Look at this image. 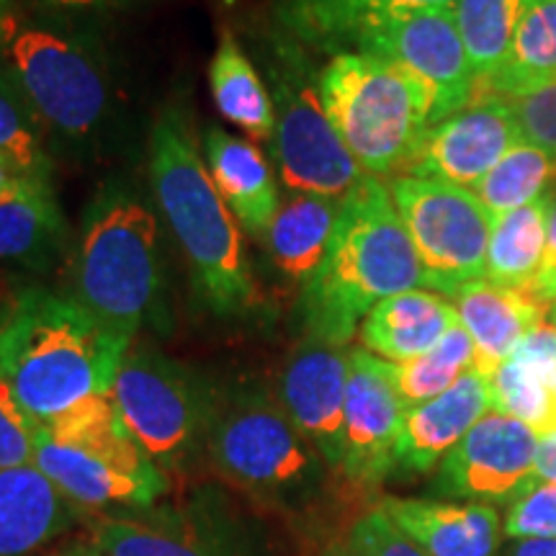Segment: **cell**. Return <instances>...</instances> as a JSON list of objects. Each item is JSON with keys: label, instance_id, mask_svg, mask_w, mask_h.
I'll return each mask as SVG.
<instances>
[{"label": "cell", "instance_id": "1", "mask_svg": "<svg viewBox=\"0 0 556 556\" xmlns=\"http://www.w3.org/2000/svg\"><path fill=\"white\" fill-rule=\"evenodd\" d=\"M131 348L73 296L26 289L0 323V379L37 426L111 392Z\"/></svg>", "mask_w": 556, "mask_h": 556}, {"label": "cell", "instance_id": "2", "mask_svg": "<svg viewBox=\"0 0 556 556\" xmlns=\"http://www.w3.org/2000/svg\"><path fill=\"white\" fill-rule=\"evenodd\" d=\"M417 287L420 261L392 191L366 176L340 201L328 255L299 294L304 338L345 345L379 302Z\"/></svg>", "mask_w": 556, "mask_h": 556}, {"label": "cell", "instance_id": "3", "mask_svg": "<svg viewBox=\"0 0 556 556\" xmlns=\"http://www.w3.org/2000/svg\"><path fill=\"white\" fill-rule=\"evenodd\" d=\"M150 178L201 307L217 317L248 312L255 302V281L245 242L178 109L165 111L152 129Z\"/></svg>", "mask_w": 556, "mask_h": 556}, {"label": "cell", "instance_id": "4", "mask_svg": "<svg viewBox=\"0 0 556 556\" xmlns=\"http://www.w3.org/2000/svg\"><path fill=\"white\" fill-rule=\"evenodd\" d=\"M73 276L75 302L122 338L135 340L144 328H168V278L157 217L124 186H106L90 201Z\"/></svg>", "mask_w": 556, "mask_h": 556}, {"label": "cell", "instance_id": "5", "mask_svg": "<svg viewBox=\"0 0 556 556\" xmlns=\"http://www.w3.org/2000/svg\"><path fill=\"white\" fill-rule=\"evenodd\" d=\"M206 462L255 505L283 516H304L328 490L330 467L263 381L219 392Z\"/></svg>", "mask_w": 556, "mask_h": 556}, {"label": "cell", "instance_id": "6", "mask_svg": "<svg viewBox=\"0 0 556 556\" xmlns=\"http://www.w3.org/2000/svg\"><path fill=\"white\" fill-rule=\"evenodd\" d=\"M34 467L80 510H137L170 490L168 475L131 438L111 394L37 426Z\"/></svg>", "mask_w": 556, "mask_h": 556}, {"label": "cell", "instance_id": "7", "mask_svg": "<svg viewBox=\"0 0 556 556\" xmlns=\"http://www.w3.org/2000/svg\"><path fill=\"white\" fill-rule=\"evenodd\" d=\"M319 96L330 124L366 176H400L430 129L422 90L366 54L338 52L319 70Z\"/></svg>", "mask_w": 556, "mask_h": 556}, {"label": "cell", "instance_id": "8", "mask_svg": "<svg viewBox=\"0 0 556 556\" xmlns=\"http://www.w3.org/2000/svg\"><path fill=\"white\" fill-rule=\"evenodd\" d=\"M111 400L131 438L165 475H193L206 458L219 389L155 348H129Z\"/></svg>", "mask_w": 556, "mask_h": 556}, {"label": "cell", "instance_id": "9", "mask_svg": "<svg viewBox=\"0 0 556 556\" xmlns=\"http://www.w3.org/2000/svg\"><path fill=\"white\" fill-rule=\"evenodd\" d=\"M0 52L47 135L73 150L99 142L114 116V93L101 54L86 39L18 18Z\"/></svg>", "mask_w": 556, "mask_h": 556}, {"label": "cell", "instance_id": "10", "mask_svg": "<svg viewBox=\"0 0 556 556\" xmlns=\"http://www.w3.org/2000/svg\"><path fill=\"white\" fill-rule=\"evenodd\" d=\"M99 556H278L261 516L219 484L184 497L103 516L93 526Z\"/></svg>", "mask_w": 556, "mask_h": 556}, {"label": "cell", "instance_id": "11", "mask_svg": "<svg viewBox=\"0 0 556 556\" xmlns=\"http://www.w3.org/2000/svg\"><path fill=\"white\" fill-rule=\"evenodd\" d=\"M274 101L270 157L289 193H319L343 201L366 173L338 137L319 96L315 73L294 41H278L268 58Z\"/></svg>", "mask_w": 556, "mask_h": 556}, {"label": "cell", "instance_id": "12", "mask_svg": "<svg viewBox=\"0 0 556 556\" xmlns=\"http://www.w3.org/2000/svg\"><path fill=\"white\" fill-rule=\"evenodd\" d=\"M389 191L420 261L422 287L454 299L467 283L482 281L492 217L475 193L413 176H397Z\"/></svg>", "mask_w": 556, "mask_h": 556}, {"label": "cell", "instance_id": "13", "mask_svg": "<svg viewBox=\"0 0 556 556\" xmlns=\"http://www.w3.org/2000/svg\"><path fill=\"white\" fill-rule=\"evenodd\" d=\"M343 47L387 62L413 80L428 99L430 127L467 109L475 96L477 75L458 34L454 9H420L371 18Z\"/></svg>", "mask_w": 556, "mask_h": 556}, {"label": "cell", "instance_id": "14", "mask_svg": "<svg viewBox=\"0 0 556 556\" xmlns=\"http://www.w3.org/2000/svg\"><path fill=\"white\" fill-rule=\"evenodd\" d=\"M536 448L526 422L490 409L438 464L430 497L510 505L533 482Z\"/></svg>", "mask_w": 556, "mask_h": 556}, {"label": "cell", "instance_id": "15", "mask_svg": "<svg viewBox=\"0 0 556 556\" xmlns=\"http://www.w3.org/2000/svg\"><path fill=\"white\" fill-rule=\"evenodd\" d=\"M402 407L394 389L389 361L374 353L351 351V374L343 413V475L353 486L377 490L394 477V443H397Z\"/></svg>", "mask_w": 556, "mask_h": 556}, {"label": "cell", "instance_id": "16", "mask_svg": "<svg viewBox=\"0 0 556 556\" xmlns=\"http://www.w3.org/2000/svg\"><path fill=\"white\" fill-rule=\"evenodd\" d=\"M351 374V351L328 340L304 338L287 358L278 377L276 397L325 464L340 471L343 464V413Z\"/></svg>", "mask_w": 556, "mask_h": 556}, {"label": "cell", "instance_id": "17", "mask_svg": "<svg viewBox=\"0 0 556 556\" xmlns=\"http://www.w3.org/2000/svg\"><path fill=\"white\" fill-rule=\"evenodd\" d=\"M518 142H523V135L507 103H471L426 131L400 176L475 189Z\"/></svg>", "mask_w": 556, "mask_h": 556}, {"label": "cell", "instance_id": "18", "mask_svg": "<svg viewBox=\"0 0 556 556\" xmlns=\"http://www.w3.org/2000/svg\"><path fill=\"white\" fill-rule=\"evenodd\" d=\"M490 409V384L475 368L435 400L407 409L394 443V475H430Z\"/></svg>", "mask_w": 556, "mask_h": 556}, {"label": "cell", "instance_id": "19", "mask_svg": "<svg viewBox=\"0 0 556 556\" xmlns=\"http://www.w3.org/2000/svg\"><path fill=\"white\" fill-rule=\"evenodd\" d=\"M451 304L475 343V371L484 379H490L533 330L548 323L552 309V304L528 287H497L486 278L467 283Z\"/></svg>", "mask_w": 556, "mask_h": 556}, {"label": "cell", "instance_id": "20", "mask_svg": "<svg viewBox=\"0 0 556 556\" xmlns=\"http://www.w3.org/2000/svg\"><path fill=\"white\" fill-rule=\"evenodd\" d=\"M379 507L426 556H495L503 518L492 505L435 497H381Z\"/></svg>", "mask_w": 556, "mask_h": 556}, {"label": "cell", "instance_id": "21", "mask_svg": "<svg viewBox=\"0 0 556 556\" xmlns=\"http://www.w3.org/2000/svg\"><path fill=\"white\" fill-rule=\"evenodd\" d=\"M204 163L235 222L261 240L281 204L266 155L248 139L208 127L204 135Z\"/></svg>", "mask_w": 556, "mask_h": 556}, {"label": "cell", "instance_id": "22", "mask_svg": "<svg viewBox=\"0 0 556 556\" xmlns=\"http://www.w3.org/2000/svg\"><path fill=\"white\" fill-rule=\"evenodd\" d=\"M75 505L29 467L0 471V556H31L73 526Z\"/></svg>", "mask_w": 556, "mask_h": 556}, {"label": "cell", "instance_id": "23", "mask_svg": "<svg viewBox=\"0 0 556 556\" xmlns=\"http://www.w3.org/2000/svg\"><path fill=\"white\" fill-rule=\"evenodd\" d=\"M458 325L456 307L435 291L413 289L389 296L361 323V343L374 356L402 364L430 351Z\"/></svg>", "mask_w": 556, "mask_h": 556}, {"label": "cell", "instance_id": "24", "mask_svg": "<svg viewBox=\"0 0 556 556\" xmlns=\"http://www.w3.org/2000/svg\"><path fill=\"white\" fill-rule=\"evenodd\" d=\"M67 240L65 214L45 180L13 178L0 193V263L45 268Z\"/></svg>", "mask_w": 556, "mask_h": 556}, {"label": "cell", "instance_id": "25", "mask_svg": "<svg viewBox=\"0 0 556 556\" xmlns=\"http://www.w3.org/2000/svg\"><path fill=\"white\" fill-rule=\"evenodd\" d=\"M338 214L340 201L319 193H291L283 199L261 238L270 266L287 281L304 287L328 255Z\"/></svg>", "mask_w": 556, "mask_h": 556}, {"label": "cell", "instance_id": "26", "mask_svg": "<svg viewBox=\"0 0 556 556\" xmlns=\"http://www.w3.org/2000/svg\"><path fill=\"white\" fill-rule=\"evenodd\" d=\"M552 78H556V0H536L520 21L503 65L486 78H477L471 103H507Z\"/></svg>", "mask_w": 556, "mask_h": 556}, {"label": "cell", "instance_id": "27", "mask_svg": "<svg viewBox=\"0 0 556 556\" xmlns=\"http://www.w3.org/2000/svg\"><path fill=\"white\" fill-rule=\"evenodd\" d=\"M208 88L214 106L227 122L245 131L250 139L268 142L276 124L270 90L232 34H225L214 52L208 65Z\"/></svg>", "mask_w": 556, "mask_h": 556}, {"label": "cell", "instance_id": "28", "mask_svg": "<svg viewBox=\"0 0 556 556\" xmlns=\"http://www.w3.org/2000/svg\"><path fill=\"white\" fill-rule=\"evenodd\" d=\"M552 197H541L531 204L507 212L492 222L486 245L484 278L497 287H531L546 248V222Z\"/></svg>", "mask_w": 556, "mask_h": 556}, {"label": "cell", "instance_id": "29", "mask_svg": "<svg viewBox=\"0 0 556 556\" xmlns=\"http://www.w3.org/2000/svg\"><path fill=\"white\" fill-rule=\"evenodd\" d=\"M456 3L458 0H289L283 21L304 41L343 52L348 37L366 21L420 9H454Z\"/></svg>", "mask_w": 556, "mask_h": 556}, {"label": "cell", "instance_id": "30", "mask_svg": "<svg viewBox=\"0 0 556 556\" xmlns=\"http://www.w3.org/2000/svg\"><path fill=\"white\" fill-rule=\"evenodd\" d=\"M0 168L13 178L50 184L47 129L9 67H0Z\"/></svg>", "mask_w": 556, "mask_h": 556}, {"label": "cell", "instance_id": "31", "mask_svg": "<svg viewBox=\"0 0 556 556\" xmlns=\"http://www.w3.org/2000/svg\"><path fill=\"white\" fill-rule=\"evenodd\" d=\"M492 222L507 212L556 193V157L531 142H518L507 155L469 189Z\"/></svg>", "mask_w": 556, "mask_h": 556}, {"label": "cell", "instance_id": "32", "mask_svg": "<svg viewBox=\"0 0 556 556\" xmlns=\"http://www.w3.org/2000/svg\"><path fill=\"white\" fill-rule=\"evenodd\" d=\"M471 368H475V343H471L469 332L462 328V323L454 325L422 356L402 361V364L389 361V371H392L394 389H397L405 413L435 400Z\"/></svg>", "mask_w": 556, "mask_h": 556}, {"label": "cell", "instance_id": "33", "mask_svg": "<svg viewBox=\"0 0 556 556\" xmlns=\"http://www.w3.org/2000/svg\"><path fill=\"white\" fill-rule=\"evenodd\" d=\"M536 0H458L454 18L477 78L503 65L520 21Z\"/></svg>", "mask_w": 556, "mask_h": 556}, {"label": "cell", "instance_id": "34", "mask_svg": "<svg viewBox=\"0 0 556 556\" xmlns=\"http://www.w3.org/2000/svg\"><path fill=\"white\" fill-rule=\"evenodd\" d=\"M317 556H426L379 505L353 518Z\"/></svg>", "mask_w": 556, "mask_h": 556}, {"label": "cell", "instance_id": "35", "mask_svg": "<svg viewBox=\"0 0 556 556\" xmlns=\"http://www.w3.org/2000/svg\"><path fill=\"white\" fill-rule=\"evenodd\" d=\"M503 533L513 541L556 539V484L533 479L507 505L503 518Z\"/></svg>", "mask_w": 556, "mask_h": 556}, {"label": "cell", "instance_id": "36", "mask_svg": "<svg viewBox=\"0 0 556 556\" xmlns=\"http://www.w3.org/2000/svg\"><path fill=\"white\" fill-rule=\"evenodd\" d=\"M523 142L536 144L556 157V78L507 101Z\"/></svg>", "mask_w": 556, "mask_h": 556}, {"label": "cell", "instance_id": "37", "mask_svg": "<svg viewBox=\"0 0 556 556\" xmlns=\"http://www.w3.org/2000/svg\"><path fill=\"white\" fill-rule=\"evenodd\" d=\"M37 422L18 405L16 394L0 379V471L34 464Z\"/></svg>", "mask_w": 556, "mask_h": 556}, {"label": "cell", "instance_id": "38", "mask_svg": "<svg viewBox=\"0 0 556 556\" xmlns=\"http://www.w3.org/2000/svg\"><path fill=\"white\" fill-rule=\"evenodd\" d=\"M518 348L539 368L548 400V433H556V325H541Z\"/></svg>", "mask_w": 556, "mask_h": 556}, {"label": "cell", "instance_id": "39", "mask_svg": "<svg viewBox=\"0 0 556 556\" xmlns=\"http://www.w3.org/2000/svg\"><path fill=\"white\" fill-rule=\"evenodd\" d=\"M528 289H531L533 294L541 296L548 304L556 302V193L552 199V206H548L544 258H541V266Z\"/></svg>", "mask_w": 556, "mask_h": 556}, {"label": "cell", "instance_id": "40", "mask_svg": "<svg viewBox=\"0 0 556 556\" xmlns=\"http://www.w3.org/2000/svg\"><path fill=\"white\" fill-rule=\"evenodd\" d=\"M533 479H539V482H546V484H556V433L539 435Z\"/></svg>", "mask_w": 556, "mask_h": 556}, {"label": "cell", "instance_id": "41", "mask_svg": "<svg viewBox=\"0 0 556 556\" xmlns=\"http://www.w3.org/2000/svg\"><path fill=\"white\" fill-rule=\"evenodd\" d=\"M507 556H556V539H523L516 541V546Z\"/></svg>", "mask_w": 556, "mask_h": 556}, {"label": "cell", "instance_id": "42", "mask_svg": "<svg viewBox=\"0 0 556 556\" xmlns=\"http://www.w3.org/2000/svg\"><path fill=\"white\" fill-rule=\"evenodd\" d=\"M41 5H50V9L60 11H103L111 5L122 3V0H37Z\"/></svg>", "mask_w": 556, "mask_h": 556}, {"label": "cell", "instance_id": "43", "mask_svg": "<svg viewBox=\"0 0 556 556\" xmlns=\"http://www.w3.org/2000/svg\"><path fill=\"white\" fill-rule=\"evenodd\" d=\"M16 0H0V50H3L5 39H9V34L13 26H16Z\"/></svg>", "mask_w": 556, "mask_h": 556}, {"label": "cell", "instance_id": "44", "mask_svg": "<svg viewBox=\"0 0 556 556\" xmlns=\"http://www.w3.org/2000/svg\"><path fill=\"white\" fill-rule=\"evenodd\" d=\"M11 180H13L11 173H5L3 168H0V193H3L5 189H9V186H11Z\"/></svg>", "mask_w": 556, "mask_h": 556}, {"label": "cell", "instance_id": "45", "mask_svg": "<svg viewBox=\"0 0 556 556\" xmlns=\"http://www.w3.org/2000/svg\"><path fill=\"white\" fill-rule=\"evenodd\" d=\"M548 323L556 325V302L552 304V309H548Z\"/></svg>", "mask_w": 556, "mask_h": 556}, {"label": "cell", "instance_id": "46", "mask_svg": "<svg viewBox=\"0 0 556 556\" xmlns=\"http://www.w3.org/2000/svg\"><path fill=\"white\" fill-rule=\"evenodd\" d=\"M65 556H99L96 552H75V554H65Z\"/></svg>", "mask_w": 556, "mask_h": 556}, {"label": "cell", "instance_id": "47", "mask_svg": "<svg viewBox=\"0 0 556 556\" xmlns=\"http://www.w3.org/2000/svg\"><path fill=\"white\" fill-rule=\"evenodd\" d=\"M5 312H9V309H0V323H3V317H5Z\"/></svg>", "mask_w": 556, "mask_h": 556}]
</instances>
